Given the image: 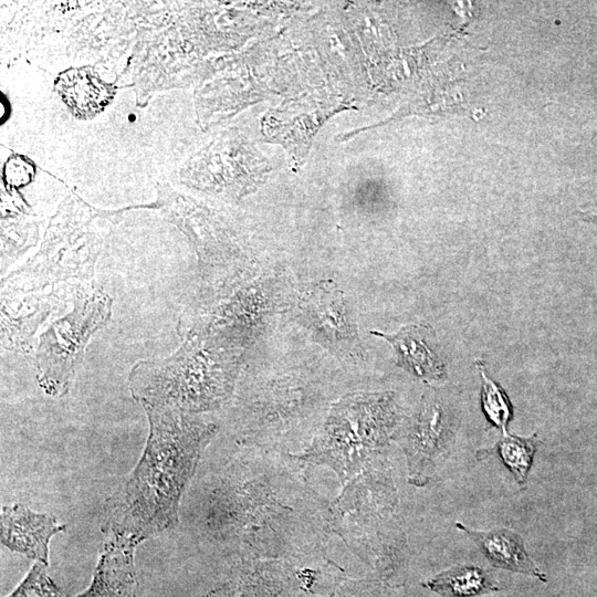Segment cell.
Segmentation results:
<instances>
[{"mask_svg":"<svg viewBox=\"0 0 597 597\" xmlns=\"http://www.w3.org/2000/svg\"><path fill=\"white\" fill-rule=\"evenodd\" d=\"M149 433L135 469L105 501L104 534L137 544L174 528L182 493L217 431L192 413L144 407Z\"/></svg>","mask_w":597,"mask_h":597,"instance_id":"6da1fadb","label":"cell"},{"mask_svg":"<svg viewBox=\"0 0 597 597\" xmlns=\"http://www.w3.org/2000/svg\"><path fill=\"white\" fill-rule=\"evenodd\" d=\"M235 363L219 346L188 336L169 357L136 363L129 374L133 397L144 407L189 413L219 407L231 394Z\"/></svg>","mask_w":597,"mask_h":597,"instance_id":"7a4b0ae2","label":"cell"},{"mask_svg":"<svg viewBox=\"0 0 597 597\" xmlns=\"http://www.w3.org/2000/svg\"><path fill=\"white\" fill-rule=\"evenodd\" d=\"M111 298L95 293L41 336L36 349V373L41 388L60 397L67 392L72 376L90 337L111 315Z\"/></svg>","mask_w":597,"mask_h":597,"instance_id":"3957f363","label":"cell"},{"mask_svg":"<svg viewBox=\"0 0 597 597\" xmlns=\"http://www.w3.org/2000/svg\"><path fill=\"white\" fill-rule=\"evenodd\" d=\"M451 437L450 413L438 399H425L405 447L411 483L421 485L428 481L437 462L447 452Z\"/></svg>","mask_w":597,"mask_h":597,"instance_id":"277c9868","label":"cell"},{"mask_svg":"<svg viewBox=\"0 0 597 597\" xmlns=\"http://www.w3.org/2000/svg\"><path fill=\"white\" fill-rule=\"evenodd\" d=\"M65 528L55 516L34 512L22 504L1 509V543L12 552L49 565L51 537Z\"/></svg>","mask_w":597,"mask_h":597,"instance_id":"5b68a950","label":"cell"},{"mask_svg":"<svg viewBox=\"0 0 597 597\" xmlns=\"http://www.w3.org/2000/svg\"><path fill=\"white\" fill-rule=\"evenodd\" d=\"M136 542L104 534V540L90 587L76 597H136Z\"/></svg>","mask_w":597,"mask_h":597,"instance_id":"8992f818","label":"cell"},{"mask_svg":"<svg viewBox=\"0 0 597 597\" xmlns=\"http://www.w3.org/2000/svg\"><path fill=\"white\" fill-rule=\"evenodd\" d=\"M303 300L306 322L332 345H348L355 338L354 324L341 291L323 283Z\"/></svg>","mask_w":597,"mask_h":597,"instance_id":"52a82bcc","label":"cell"},{"mask_svg":"<svg viewBox=\"0 0 597 597\" xmlns=\"http://www.w3.org/2000/svg\"><path fill=\"white\" fill-rule=\"evenodd\" d=\"M55 90L74 116L90 119L112 102L115 90L90 66L69 69L55 81Z\"/></svg>","mask_w":597,"mask_h":597,"instance_id":"ba28073f","label":"cell"},{"mask_svg":"<svg viewBox=\"0 0 597 597\" xmlns=\"http://www.w3.org/2000/svg\"><path fill=\"white\" fill-rule=\"evenodd\" d=\"M455 526L475 543L495 567L523 573L546 582L545 574L531 559L523 538L515 532L507 528L479 532L461 523H457Z\"/></svg>","mask_w":597,"mask_h":597,"instance_id":"9c48e42d","label":"cell"},{"mask_svg":"<svg viewBox=\"0 0 597 597\" xmlns=\"http://www.w3.org/2000/svg\"><path fill=\"white\" fill-rule=\"evenodd\" d=\"M387 339L395 348L398 365L413 376L427 380L446 377V367L429 341V333L422 326L409 325L392 335L373 332Z\"/></svg>","mask_w":597,"mask_h":597,"instance_id":"30bf717a","label":"cell"},{"mask_svg":"<svg viewBox=\"0 0 597 597\" xmlns=\"http://www.w3.org/2000/svg\"><path fill=\"white\" fill-rule=\"evenodd\" d=\"M423 585L446 597H471L500 589L488 570L474 565L452 567Z\"/></svg>","mask_w":597,"mask_h":597,"instance_id":"8fae6325","label":"cell"},{"mask_svg":"<svg viewBox=\"0 0 597 597\" xmlns=\"http://www.w3.org/2000/svg\"><path fill=\"white\" fill-rule=\"evenodd\" d=\"M535 436L521 438L504 433V437L492 449L480 450L478 458L490 454L498 455L510 469L519 484H524L531 469L533 457L536 451Z\"/></svg>","mask_w":597,"mask_h":597,"instance_id":"7c38bea8","label":"cell"},{"mask_svg":"<svg viewBox=\"0 0 597 597\" xmlns=\"http://www.w3.org/2000/svg\"><path fill=\"white\" fill-rule=\"evenodd\" d=\"M482 392L481 400L488 419L506 433L507 423L512 418V406L504 390L481 368Z\"/></svg>","mask_w":597,"mask_h":597,"instance_id":"4fadbf2b","label":"cell"},{"mask_svg":"<svg viewBox=\"0 0 597 597\" xmlns=\"http://www.w3.org/2000/svg\"><path fill=\"white\" fill-rule=\"evenodd\" d=\"M7 597H67L48 575L46 566L34 563L20 585Z\"/></svg>","mask_w":597,"mask_h":597,"instance_id":"5bb4252c","label":"cell"}]
</instances>
